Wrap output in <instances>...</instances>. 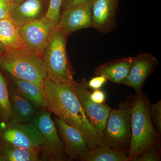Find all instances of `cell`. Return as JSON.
<instances>
[{
  "mask_svg": "<svg viewBox=\"0 0 161 161\" xmlns=\"http://www.w3.org/2000/svg\"><path fill=\"white\" fill-rule=\"evenodd\" d=\"M40 89L46 101L47 109L79 131L90 149L104 143L87 118L77 98L74 85L60 83L47 77Z\"/></svg>",
  "mask_w": 161,
  "mask_h": 161,
  "instance_id": "1",
  "label": "cell"
},
{
  "mask_svg": "<svg viewBox=\"0 0 161 161\" xmlns=\"http://www.w3.org/2000/svg\"><path fill=\"white\" fill-rule=\"evenodd\" d=\"M132 136L128 157L131 161L145 150L159 145V134L150 119V104L146 95L136 93L131 99Z\"/></svg>",
  "mask_w": 161,
  "mask_h": 161,
  "instance_id": "2",
  "label": "cell"
},
{
  "mask_svg": "<svg viewBox=\"0 0 161 161\" xmlns=\"http://www.w3.org/2000/svg\"><path fill=\"white\" fill-rule=\"evenodd\" d=\"M68 36L57 27L41 59L47 78L60 83L74 85L76 82L74 78L75 72L66 50Z\"/></svg>",
  "mask_w": 161,
  "mask_h": 161,
  "instance_id": "3",
  "label": "cell"
},
{
  "mask_svg": "<svg viewBox=\"0 0 161 161\" xmlns=\"http://www.w3.org/2000/svg\"><path fill=\"white\" fill-rule=\"evenodd\" d=\"M0 68L9 75L40 87L47 78L41 58L26 50L6 49L0 53Z\"/></svg>",
  "mask_w": 161,
  "mask_h": 161,
  "instance_id": "4",
  "label": "cell"
},
{
  "mask_svg": "<svg viewBox=\"0 0 161 161\" xmlns=\"http://www.w3.org/2000/svg\"><path fill=\"white\" fill-rule=\"evenodd\" d=\"M132 111L130 103L123 101L111 109L104 129L103 140L107 146L129 151L132 136Z\"/></svg>",
  "mask_w": 161,
  "mask_h": 161,
  "instance_id": "5",
  "label": "cell"
},
{
  "mask_svg": "<svg viewBox=\"0 0 161 161\" xmlns=\"http://www.w3.org/2000/svg\"><path fill=\"white\" fill-rule=\"evenodd\" d=\"M31 123L36 127L42 138L40 161L69 160L64 153L63 144L50 112L46 108L40 109Z\"/></svg>",
  "mask_w": 161,
  "mask_h": 161,
  "instance_id": "6",
  "label": "cell"
},
{
  "mask_svg": "<svg viewBox=\"0 0 161 161\" xmlns=\"http://www.w3.org/2000/svg\"><path fill=\"white\" fill-rule=\"evenodd\" d=\"M57 27L55 23L44 16L19 26V31L26 50L42 58Z\"/></svg>",
  "mask_w": 161,
  "mask_h": 161,
  "instance_id": "7",
  "label": "cell"
},
{
  "mask_svg": "<svg viewBox=\"0 0 161 161\" xmlns=\"http://www.w3.org/2000/svg\"><path fill=\"white\" fill-rule=\"evenodd\" d=\"M77 98L86 117L103 139V132L111 108L106 103L94 102L90 98L91 92L84 78L74 84Z\"/></svg>",
  "mask_w": 161,
  "mask_h": 161,
  "instance_id": "8",
  "label": "cell"
},
{
  "mask_svg": "<svg viewBox=\"0 0 161 161\" xmlns=\"http://www.w3.org/2000/svg\"><path fill=\"white\" fill-rule=\"evenodd\" d=\"M2 141L14 146L40 151L42 138L31 123H19L10 120L1 134Z\"/></svg>",
  "mask_w": 161,
  "mask_h": 161,
  "instance_id": "9",
  "label": "cell"
},
{
  "mask_svg": "<svg viewBox=\"0 0 161 161\" xmlns=\"http://www.w3.org/2000/svg\"><path fill=\"white\" fill-rule=\"evenodd\" d=\"M93 2L90 0L64 10L57 28L68 36L79 30L92 28Z\"/></svg>",
  "mask_w": 161,
  "mask_h": 161,
  "instance_id": "10",
  "label": "cell"
},
{
  "mask_svg": "<svg viewBox=\"0 0 161 161\" xmlns=\"http://www.w3.org/2000/svg\"><path fill=\"white\" fill-rule=\"evenodd\" d=\"M56 125L64 151L69 160H79L90 149L86 141L77 129L57 116Z\"/></svg>",
  "mask_w": 161,
  "mask_h": 161,
  "instance_id": "11",
  "label": "cell"
},
{
  "mask_svg": "<svg viewBox=\"0 0 161 161\" xmlns=\"http://www.w3.org/2000/svg\"><path fill=\"white\" fill-rule=\"evenodd\" d=\"M158 64V60L150 53L136 55L132 58L129 73L121 84L131 87L136 93H141L144 82Z\"/></svg>",
  "mask_w": 161,
  "mask_h": 161,
  "instance_id": "12",
  "label": "cell"
},
{
  "mask_svg": "<svg viewBox=\"0 0 161 161\" xmlns=\"http://www.w3.org/2000/svg\"><path fill=\"white\" fill-rule=\"evenodd\" d=\"M119 0H93L92 28L106 34L116 26V14Z\"/></svg>",
  "mask_w": 161,
  "mask_h": 161,
  "instance_id": "13",
  "label": "cell"
},
{
  "mask_svg": "<svg viewBox=\"0 0 161 161\" xmlns=\"http://www.w3.org/2000/svg\"><path fill=\"white\" fill-rule=\"evenodd\" d=\"M49 0H22L9 4L10 17L19 27L40 19Z\"/></svg>",
  "mask_w": 161,
  "mask_h": 161,
  "instance_id": "14",
  "label": "cell"
},
{
  "mask_svg": "<svg viewBox=\"0 0 161 161\" xmlns=\"http://www.w3.org/2000/svg\"><path fill=\"white\" fill-rule=\"evenodd\" d=\"M11 110L10 120L19 123H30L34 119L38 110L31 103L11 86H8Z\"/></svg>",
  "mask_w": 161,
  "mask_h": 161,
  "instance_id": "15",
  "label": "cell"
},
{
  "mask_svg": "<svg viewBox=\"0 0 161 161\" xmlns=\"http://www.w3.org/2000/svg\"><path fill=\"white\" fill-rule=\"evenodd\" d=\"M132 57L115 59L99 65L94 71L97 76H102L115 84H121L127 77Z\"/></svg>",
  "mask_w": 161,
  "mask_h": 161,
  "instance_id": "16",
  "label": "cell"
},
{
  "mask_svg": "<svg viewBox=\"0 0 161 161\" xmlns=\"http://www.w3.org/2000/svg\"><path fill=\"white\" fill-rule=\"evenodd\" d=\"M10 77V86L29 100L36 108L46 109V101L40 87L31 81L18 79L11 75Z\"/></svg>",
  "mask_w": 161,
  "mask_h": 161,
  "instance_id": "17",
  "label": "cell"
},
{
  "mask_svg": "<svg viewBox=\"0 0 161 161\" xmlns=\"http://www.w3.org/2000/svg\"><path fill=\"white\" fill-rule=\"evenodd\" d=\"M19 27L10 17L0 20V42L6 49L26 50Z\"/></svg>",
  "mask_w": 161,
  "mask_h": 161,
  "instance_id": "18",
  "label": "cell"
},
{
  "mask_svg": "<svg viewBox=\"0 0 161 161\" xmlns=\"http://www.w3.org/2000/svg\"><path fill=\"white\" fill-rule=\"evenodd\" d=\"M129 151L114 149L103 143L90 149L79 159L81 161H130Z\"/></svg>",
  "mask_w": 161,
  "mask_h": 161,
  "instance_id": "19",
  "label": "cell"
},
{
  "mask_svg": "<svg viewBox=\"0 0 161 161\" xmlns=\"http://www.w3.org/2000/svg\"><path fill=\"white\" fill-rule=\"evenodd\" d=\"M39 150L20 148L2 141L0 143V161H40Z\"/></svg>",
  "mask_w": 161,
  "mask_h": 161,
  "instance_id": "20",
  "label": "cell"
},
{
  "mask_svg": "<svg viewBox=\"0 0 161 161\" xmlns=\"http://www.w3.org/2000/svg\"><path fill=\"white\" fill-rule=\"evenodd\" d=\"M11 115L8 86L0 72V122L6 126L11 119Z\"/></svg>",
  "mask_w": 161,
  "mask_h": 161,
  "instance_id": "21",
  "label": "cell"
},
{
  "mask_svg": "<svg viewBox=\"0 0 161 161\" xmlns=\"http://www.w3.org/2000/svg\"><path fill=\"white\" fill-rule=\"evenodd\" d=\"M62 2V0H49L48 8L44 16L56 25H58L60 20Z\"/></svg>",
  "mask_w": 161,
  "mask_h": 161,
  "instance_id": "22",
  "label": "cell"
},
{
  "mask_svg": "<svg viewBox=\"0 0 161 161\" xmlns=\"http://www.w3.org/2000/svg\"><path fill=\"white\" fill-rule=\"evenodd\" d=\"M160 157L159 145L152 146L141 154L133 158L131 161H159Z\"/></svg>",
  "mask_w": 161,
  "mask_h": 161,
  "instance_id": "23",
  "label": "cell"
},
{
  "mask_svg": "<svg viewBox=\"0 0 161 161\" xmlns=\"http://www.w3.org/2000/svg\"><path fill=\"white\" fill-rule=\"evenodd\" d=\"M149 114L150 119L159 134L161 133V101L150 106Z\"/></svg>",
  "mask_w": 161,
  "mask_h": 161,
  "instance_id": "24",
  "label": "cell"
},
{
  "mask_svg": "<svg viewBox=\"0 0 161 161\" xmlns=\"http://www.w3.org/2000/svg\"><path fill=\"white\" fill-rule=\"evenodd\" d=\"M108 79L102 76H97V77L92 78L88 83L89 87L93 89H99L104 85L106 83Z\"/></svg>",
  "mask_w": 161,
  "mask_h": 161,
  "instance_id": "25",
  "label": "cell"
},
{
  "mask_svg": "<svg viewBox=\"0 0 161 161\" xmlns=\"http://www.w3.org/2000/svg\"><path fill=\"white\" fill-rule=\"evenodd\" d=\"M90 98L94 102L96 103H103L106 100V95L103 91L99 89L94 90V92L91 93Z\"/></svg>",
  "mask_w": 161,
  "mask_h": 161,
  "instance_id": "26",
  "label": "cell"
},
{
  "mask_svg": "<svg viewBox=\"0 0 161 161\" xmlns=\"http://www.w3.org/2000/svg\"><path fill=\"white\" fill-rule=\"evenodd\" d=\"M9 0H0V20L10 18Z\"/></svg>",
  "mask_w": 161,
  "mask_h": 161,
  "instance_id": "27",
  "label": "cell"
},
{
  "mask_svg": "<svg viewBox=\"0 0 161 161\" xmlns=\"http://www.w3.org/2000/svg\"><path fill=\"white\" fill-rule=\"evenodd\" d=\"M89 1L90 0H62L61 7H63L64 10H65Z\"/></svg>",
  "mask_w": 161,
  "mask_h": 161,
  "instance_id": "28",
  "label": "cell"
},
{
  "mask_svg": "<svg viewBox=\"0 0 161 161\" xmlns=\"http://www.w3.org/2000/svg\"><path fill=\"white\" fill-rule=\"evenodd\" d=\"M6 49V47H5V46L0 42V53L4 51Z\"/></svg>",
  "mask_w": 161,
  "mask_h": 161,
  "instance_id": "29",
  "label": "cell"
},
{
  "mask_svg": "<svg viewBox=\"0 0 161 161\" xmlns=\"http://www.w3.org/2000/svg\"><path fill=\"white\" fill-rule=\"evenodd\" d=\"M21 1H22V0H9V2L10 3H17V2H19Z\"/></svg>",
  "mask_w": 161,
  "mask_h": 161,
  "instance_id": "30",
  "label": "cell"
},
{
  "mask_svg": "<svg viewBox=\"0 0 161 161\" xmlns=\"http://www.w3.org/2000/svg\"><path fill=\"white\" fill-rule=\"evenodd\" d=\"M2 132V130H1V129H0V135H1V132Z\"/></svg>",
  "mask_w": 161,
  "mask_h": 161,
  "instance_id": "31",
  "label": "cell"
}]
</instances>
